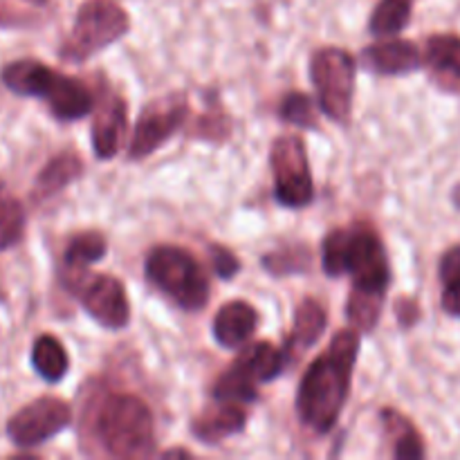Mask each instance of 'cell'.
<instances>
[{
    "label": "cell",
    "instance_id": "cell-9",
    "mask_svg": "<svg viewBox=\"0 0 460 460\" xmlns=\"http://www.w3.org/2000/svg\"><path fill=\"white\" fill-rule=\"evenodd\" d=\"M277 200L288 209H304L313 202L314 184L305 146L295 135L279 137L270 151Z\"/></svg>",
    "mask_w": 460,
    "mask_h": 460
},
{
    "label": "cell",
    "instance_id": "cell-2",
    "mask_svg": "<svg viewBox=\"0 0 460 460\" xmlns=\"http://www.w3.org/2000/svg\"><path fill=\"white\" fill-rule=\"evenodd\" d=\"M322 265L328 277L353 274V290L385 296L389 290L391 270L380 236L367 225L335 229L322 247Z\"/></svg>",
    "mask_w": 460,
    "mask_h": 460
},
{
    "label": "cell",
    "instance_id": "cell-30",
    "mask_svg": "<svg viewBox=\"0 0 460 460\" xmlns=\"http://www.w3.org/2000/svg\"><path fill=\"white\" fill-rule=\"evenodd\" d=\"M164 458H171V456H189L187 449H169V452L162 454Z\"/></svg>",
    "mask_w": 460,
    "mask_h": 460
},
{
    "label": "cell",
    "instance_id": "cell-27",
    "mask_svg": "<svg viewBox=\"0 0 460 460\" xmlns=\"http://www.w3.org/2000/svg\"><path fill=\"white\" fill-rule=\"evenodd\" d=\"M209 256H211V265H214V272L218 274L220 279L236 277L238 270H241V263H238V259L234 256V252L225 250V247L211 245Z\"/></svg>",
    "mask_w": 460,
    "mask_h": 460
},
{
    "label": "cell",
    "instance_id": "cell-1",
    "mask_svg": "<svg viewBox=\"0 0 460 460\" xmlns=\"http://www.w3.org/2000/svg\"><path fill=\"white\" fill-rule=\"evenodd\" d=\"M358 353V332L341 331L301 377L296 413L301 422L317 434H328L340 420L349 398Z\"/></svg>",
    "mask_w": 460,
    "mask_h": 460
},
{
    "label": "cell",
    "instance_id": "cell-31",
    "mask_svg": "<svg viewBox=\"0 0 460 460\" xmlns=\"http://www.w3.org/2000/svg\"><path fill=\"white\" fill-rule=\"evenodd\" d=\"M30 3H36V4H40V3H45V0H30Z\"/></svg>",
    "mask_w": 460,
    "mask_h": 460
},
{
    "label": "cell",
    "instance_id": "cell-10",
    "mask_svg": "<svg viewBox=\"0 0 460 460\" xmlns=\"http://www.w3.org/2000/svg\"><path fill=\"white\" fill-rule=\"evenodd\" d=\"M70 422L72 409L66 400L39 398L9 418L7 436L16 447L31 449L61 434Z\"/></svg>",
    "mask_w": 460,
    "mask_h": 460
},
{
    "label": "cell",
    "instance_id": "cell-22",
    "mask_svg": "<svg viewBox=\"0 0 460 460\" xmlns=\"http://www.w3.org/2000/svg\"><path fill=\"white\" fill-rule=\"evenodd\" d=\"M411 4L413 0H380L371 13V31L376 36H395L407 27L411 21Z\"/></svg>",
    "mask_w": 460,
    "mask_h": 460
},
{
    "label": "cell",
    "instance_id": "cell-18",
    "mask_svg": "<svg viewBox=\"0 0 460 460\" xmlns=\"http://www.w3.org/2000/svg\"><path fill=\"white\" fill-rule=\"evenodd\" d=\"M323 331H326V310L317 301L305 299L296 308L295 326H292L290 340H288L286 349H283L286 359H290V362L299 359V355H304L322 337Z\"/></svg>",
    "mask_w": 460,
    "mask_h": 460
},
{
    "label": "cell",
    "instance_id": "cell-29",
    "mask_svg": "<svg viewBox=\"0 0 460 460\" xmlns=\"http://www.w3.org/2000/svg\"><path fill=\"white\" fill-rule=\"evenodd\" d=\"M443 310L452 317L460 319V279H454V281L443 283Z\"/></svg>",
    "mask_w": 460,
    "mask_h": 460
},
{
    "label": "cell",
    "instance_id": "cell-12",
    "mask_svg": "<svg viewBox=\"0 0 460 460\" xmlns=\"http://www.w3.org/2000/svg\"><path fill=\"white\" fill-rule=\"evenodd\" d=\"M72 290L79 295L85 313L102 326L119 331L130 319V304L126 288L111 274H88L72 283Z\"/></svg>",
    "mask_w": 460,
    "mask_h": 460
},
{
    "label": "cell",
    "instance_id": "cell-21",
    "mask_svg": "<svg viewBox=\"0 0 460 460\" xmlns=\"http://www.w3.org/2000/svg\"><path fill=\"white\" fill-rule=\"evenodd\" d=\"M25 234V209L0 180V252L18 245Z\"/></svg>",
    "mask_w": 460,
    "mask_h": 460
},
{
    "label": "cell",
    "instance_id": "cell-23",
    "mask_svg": "<svg viewBox=\"0 0 460 460\" xmlns=\"http://www.w3.org/2000/svg\"><path fill=\"white\" fill-rule=\"evenodd\" d=\"M108 252L106 238L99 232L76 234L66 247V265L72 270H84L88 265L97 263Z\"/></svg>",
    "mask_w": 460,
    "mask_h": 460
},
{
    "label": "cell",
    "instance_id": "cell-7",
    "mask_svg": "<svg viewBox=\"0 0 460 460\" xmlns=\"http://www.w3.org/2000/svg\"><path fill=\"white\" fill-rule=\"evenodd\" d=\"M286 367V355L270 341L250 344L232 367L218 377L214 386L216 402L247 404L259 395V385L281 376Z\"/></svg>",
    "mask_w": 460,
    "mask_h": 460
},
{
    "label": "cell",
    "instance_id": "cell-25",
    "mask_svg": "<svg viewBox=\"0 0 460 460\" xmlns=\"http://www.w3.org/2000/svg\"><path fill=\"white\" fill-rule=\"evenodd\" d=\"M281 117L301 128H317V111L305 93H290L281 102Z\"/></svg>",
    "mask_w": 460,
    "mask_h": 460
},
{
    "label": "cell",
    "instance_id": "cell-13",
    "mask_svg": "<svg viewBox=\"0 0 460 460\" xmlns=\"http://www.w3.org/2000/svg\"><path fill=\"white\" fill-rule=\"evenodd\" d=\"M126 119H128V111H126L124 99L108 94L99 102L93 119V148L99 160H112L119 153L126 133Z\"/></svg>",
    "mask_w": 460,
    "mask_h": 460
},
{
    "label": "cell",
    "instance_id": "cell-14",
    "mask_svg": "<svg viewBox=\"0 0 460 460\" xmlns=\"http://www.w3.org/2000/svg\"><path fill=\"white\" fill-rule=\"evenodd\" d=\"M364 63L377 75H407L422 67V54L411 40L394 39L368 45L364 49Z\"/></svg>",
    "mask_w": 460,
    "mask_h": 460
},
{
    "label": "cell",
    "instance_id": "cell-6",
    "mask_svg": "<svg viewBox=\"0 0 460 460\" xmlns=\"http://www.w3.org/2000/svg\"><path fill=\"white\" fill-rule=\"evenodd\" d=\"M128 13L111 0H88L79 7L70 36L61 45V58L81 63L93 58L128 31Z\"/></svg>",
    "mask_w": 460,
    "mask_h": 460
},
{
    "label": "cell",
    "instance_id": "cell-28",
    "mask_svg": "<svg viewBox=\"0 0 460 460\" xmlns=\"http://www.w3.org/2000/svg\"><path fill=\"white\" fill-rule=\"evenodd\" d=\"M454 279H460V245L445 252L443 261H440V281L447 283Z\"/></svg>",
    "mask_w": 460,
    "mask_h": 460
},
{
    "label": "cell",
    "instance_id": "cell-15",
    "mask_svg": "<svg viewBox=\"0 0 460 460\" xmlns=\"http://www.w3.org/2000/svg\"><path fill=\"white\" fill-rule=\"evenodd\" d=\"M431 76L440 88L460 93V36L436 34L427 40L425 58Z\"/></svg>",
    "mask_w": 460,
    "mask_h": 460
},
{
    "label": "cell",
    "instance_id": "cell-24",
    "mask_svg": "<svg viewBox=\"0 0 460 460\" xmlns=\"http://www.w3.org/2000/svg\"><path fill=\"white\" fill-rule=\"evenodd\" d=\"M382 420H385L386 429L395 434V449H394L395 458L418 460L425 456V447H422L420 436L416 434V429H413V427L409 425L400 413L389 411V409H386V411L382 413Z\"/></svg>",
    "mask_w": 460,
    "mask_h": 460
},
{
    "label": "cell",
    "instance_id": "cell-16",
    "mask_svg": "<svg viewBox=\"0 0 460 460\" xmlns=\"http://www.w3.org/2000/svg\"><path fill=\"white\" fill-rule=\"evenodd\" d=\"M259 328V313L245 301H229L214 319V337L225 349L247 344Z\"/></svg>",
    "mask_w": 460,
    "mask_h": 460
},
{
    "label": "cell",
    "instance_id": "cell-20",
    "mask_svg": "<svg viewBox=\"0 0 460 460\" xmlns=\"http://www.w3.org/2000/svg\"><path fill=\"white\" fill-rule=\"evenodd\" d=\"M31 364L36 373L48 382H58L70 368V358L54 335H40L31 346Z\"/></svg>",
    "mask_w": 460,
    "mask_h": 460
},
{
    "label": "cell",
    "instance_id": "cell-11",
    "mask_svg": "<svg viewBox=\"0 0 460 460\" xmlns=\"http://www.w3.org/2000/svg\"><path fill=\"white\" fill-rule=\"evenodd\" d=\"M189 115V103L184 94H169L155 99L139 112L135 126L133 142H130V160H144L155 148H160Z\"/></svg>",
    "mask_w": 460,
    "mask_h": 460
},
{
    "label": "cell",
    "instance_id": "cell-26",
    "mask_svg": "<svg viewBox=\"0 0 460 460\" xmlns=\"http://www.w3.org/2000/svg\"><path fill=\"white\" fill-rule=\"evenodd\" d=\"M263 265L272 274L281 277V274H292L301 272V270H308L310 265V252L308 250H281L277 254H270L263 259Z\"/></svg>",
    "mask_w": 460,
    "mask_h": 460
},
{
    "label": "cell",
    "instance_id": "cell-4",
    "mask_svg": "<svg viewBox=\"0 0 460 460\" xmlns=\"http://www.w3.org/2000/svg\"><path fill=\"white\" fill-rule=\"evenodd\" d=\"M94 434L115 458H144L155 447V420L144 400L108 394L94 413Z\"/></svg>",
    "mask_w": 460,
    "mask_h": 460
},
{
    "label": "cell",
    "instance_id": "cell-8",
    "mask_svg": "<svg viewBox=\"0 0 460 460\" xmlns=\"http://www.w3.org/2000/svg\"><path fill=\"white\" fill-rule=\"evenodd\" d=\"M310 76L317 90L319 106L332 121L350 117L355 93V58L341 48H323L313 54Z\"/></svg>",
    "mask_w": 460,
    "mask_h": 460
},
{
    "label": "cell",
    "instance_id": "cell-19",
    "mask_svg": "<svg viewBox=\"0 0 460 460\" xmlns=\"http://www.w3.org/2000/svg\"><path fill=\"white\" fill-rule=\"evenodd\" d=\"M84 171V164L72 153H61L54 160H49L43 166L34 184V198L36 200H48V198L57 196L66 187H70Z\"/></svg>",
    "mask_w": 460,
    "mask_h": 460
},
{
    "label": "cell",
    "instance_id": "cell-5",
    "mask_svg": "<svg viewBox=\"0 0 460 460\" xmlns=\"http://www.w3.org/2000/svg\"><path fill=\"white\" fill-rule=\"evenodd\" d=\"M146 277L182 310H200L209 299L205 270L182 247H155L146 259Z\"/></svg>",
    "mask_w": 460,
    "mask_h": 460
},
{
    "label": "cell",
    "instance_id": "cell-17",
    "mask_svg": "<svg viewBox=\"0 0 460 460\" xmlns=\"http://www.w3.org/2000/svg\"><path fill=\"white\" fill-rule=\"evenodd\" d=\"M247 413L243 404L218 402V407L207 409L202 416L193 420L191 431L198 440L207 445H216L220 440L229 438L234 434H241L245 429Z\"/></svg>",
    "mask_w": 460,
    "mask_h": 460
},
{
    "label": "cell",
    "instance_id": "cell-3",
    "mask_svg": "<svg viewBox=\"0 0 460 460\" xmlns=\"http://www.w3.org/2000/svg\"><path fill=\"white\" fill-rule=\"evenodd\" d=\"M3 84L21 97L45 99L52 115L61 121H76L90 115L94 97L79 79L66 76L34 58H21L3 67Z\"/></svg>",
    "mask_w": 460,
    "mask_h": 460
}]
</instances>
